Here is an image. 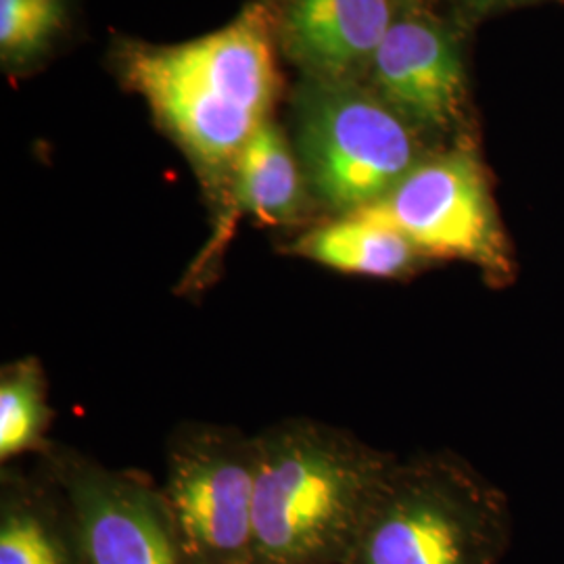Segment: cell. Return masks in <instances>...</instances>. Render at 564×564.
I'll return each mask as SVG.
<instances>
[{
	"mask_svg": "<svg viewBox=\"0 0 564 564\" xmlns=\"http://www.w3.org/2000/svg\"><path fill=\"white\" fill-rule=\"evenodd\" d=\"M253 440L256 564H343L400 458L312 419L270 424Z\"/></svg>",
	"mask_w": 564,
	"mask_h": 564,
	"instance_id": "6da1fadb",
	"label": "cell"
},
{
	"mask_svg": "<svg viewBox=\"0 0 564 564\" xmlns=\"http://www.w3.org/2000/svg\"><path fill=\"white\" fill-rule=\"evenodd\" d=\"M126 69L207 188H230L242 147L268 120L276 90L262 4L197 41L130 51Z\"/></svg>",
	"mask_w": 564,
	"mask_h": 564,
	"instance_id": "7a4b0ae2",
	"label": "cell"
},
{
	"mask_svg": "<svg viewBox=\"0 0 564 564\" xmlns=\"http://www.w3.org/2000/svg\"><path fill=\"white\" fill-rule=\"evenodd\" d=\"M512 535L500 487L452 452L398 460L343 564H502Z\"/></svg>",
	"mask_w": 564,
	"mask_h": 564,
	"instance_id": "3957f363",
	"label": "cell"
},
{
	"mask_svg": "<svg viewBox=\"0 0 564 564\" xmlns=\"http://www.w3.org/2000/svg\"><path fill=\"white\" fill-rule=\"evenodd\" d=\"M297 147L305 184L339 216L381 202L423 162L408 126L339 78H318L303 88Z\"/></svg>",
	"mask_w": 564,
	"mask_h": 564,
	"instance_id": "277c9868",
	"label": "cell"
},
{
	"mask_svg": "<svg viewBox=\"0 0 564 564\" xmlns=\"http://www.w3.org/2000/svg\"><path fill=\"white\" fill-rule=\"evenodd\" d=\"M163 502L184 564H256V440L188 423L170 437Z\"/></svg>",
	"mask_w": 564,
	"mask_h": 564,
	"instance_id": "5b68a950",
	"label": "cell"
},
{
	"mask_svg": "<svg viewBox=\"0 0 564 564\" xmlns=\"http://www.w3.org/2000/svg\"><path fill=\"white\" fill-rule=\"evenodd\" d=\"M356 214L395 228L431 262L470 263L494 289L514 281L517 263L491 186L468 149L426 158L381 202Z\"/></svg>",
	"mask_w": 564,
	"mask_h": 564,
	"instance_id": "8992f818",
	"label": "cell"
},
{
	"mask_svg": "<svg viewBox=\"0 0 564 564\" xmlns=\"http://www.w3.org/2000/svg\"><path fill=\"white\" fill-rule=\"evenodd\" d=\"M41 456L72 510L82 564H184L160 485L57 445Z\"/></svg>",
	"mask_w": 564,
	"mask_h": 564,
	"instance_id": "52a82bcc",
	"label": "cell"
},
{
	"mask_svg": "<svg viewBox=\"0 0 564 564\" xmlns=\"http://www.w3.org/2000/svg\"><path fill=\"white\" fill-rule=\"evenodd\" d=\"M372 63L384 97L403 113L440 130L456 121L463 61L444 30L423 20L393 21Z\"/></svg>",
	"mask_w": 564,
	"mask_h": 564,
	"instance_id": "ba28073f",
	"label": "cell"
},
{
	"mask_svg": "<svg viewBox=\"0 0 564 564\" xmlns=\"http://www.w3.org/2000/svg\"><path fill=\"white\" fill-rule=\"evenodd\" d=\"M393 23L389 0H289L284 42L318 78L372 59Z\"/></svg>",
	"mask_w": 564,
	"mask_h": 564,
	"instance_id": "9c48e42d",
	"label": "cell"
},
{
	"mask_svg": "<svg viewBox=\"0 0 564 564\" xmlns=\"http://www.w3.org/2000/svg\"><path fill=\"white\" fill-rule=\"evenodd\" d=\"M0 564H82L72 510L46 470L2 473Z\"/></svg>",
	"mask_w": 564,
	"mask_h": 564,
	"instance_id": "30bf717a",
	"label": "cell"
},
{
	"mask_svg": "<svg viewBox=\"0 0 564 564\" xmlns=\"http://www.w3.org/2000/svg\"><path fill=\"white\" fill-rule=\"evenodd\" d=\"M291 253L343 274L387 281L410 279L431 263L402 232L360 214L310 228L291 245Z\"/></svg>",
	"mask_w": 564,
	"mask_h": 564,
	"instance_id": "8fae6325",
	"label": "cell"
},
{
	"mask_svg": "<svg viewBox=\"0 0 564 564\" xmlns=\"http://www.w3.org/2000/svg\"><path fill=\"white\" fill-rule=\"evenodd\" d=\"M302 163L291 151L281 128L263 121L242 147L230 178V202L260 223L291 224L305 207Z\"/></svg>",
	"mask_w": 564,
	"mask_h": 564,
	"instance_id": "7c38bea8",
	"label": "cell"
},
{
	"mask_svg": "<svg viewBox=\"0 0 564 564\" xmlns=\"http://www.w3.org/2000/svg\"><path fill=\"white\" fill-rule=\"evenodd\" d=\"M48 383L36 358H20L0 370V460L44 452L51 426Z\"/></svg>",
	"mask_w": 564,
	"mask_h": 564,
	"instance_id": "4fadbf2b",
	"label": "cell"
},
{
	"mask_svg": "<svg viewBox=\"0 0 564 564\" xmlns=\"http://www.w3.org/2000/svg\"><path fill=\"white\" fill-rule=\"evenodd\" d=\"M61 0H0V53L4 61L30 59L59 30Z\"/></svg>",
	"mask_w": 564,
	"mask_h": 564,
	"instance_id": "5bb4252c",
	"label": "cell"
},
{
	"mask_svg": "<svg viewBox=\"0 0 564 564\" xmlns=\"http://www.w3.org/2000/svg\"><path fill=\"white\" fill-rule=\"evenodd\" d=\"M475 7H491V4H500V2H506V0H470Z\"/></svg>",
	"mask_w": 564,
	"mask_h": 564,
	"instance_id": "9a60e30c",
	"label": "cell"
}]
</instances>
